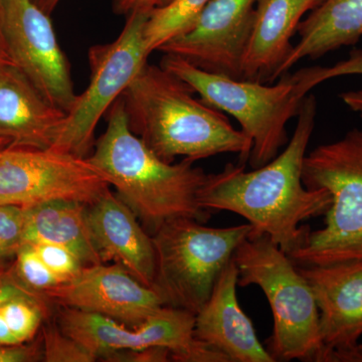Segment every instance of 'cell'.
<instances>
[{
    "label": "cell",
    "mask_w": 362,
    "mask_h": 362,
    "mask_svg": "<svg viewBox=\"0 0 362 362\" xmlns=\"http://www.w3.org/2000/svg\"><path fill=\"white\" fill-rule=\"evenodd\" d=\"M316 116V98L307 95L282 153L252 171L228 164L221 173L207 175L199 194L202 209L239 214L252 225L251 235H268L291 256L311 230L300 223L326 214L332 202L327 190L307 188L302 180Z\"/></svg>",
    "instance_id": "obj_1"
},
{
    "label": "cell",
    "mask_w": 362,
    "mask_h": 362,
    "mask_svg": "<svg viewBox=\"0 0 362 362\" xmlns=\"http://www.w3.org/2000/svg\"><path fill=\"white\" fill-rule=\"evenodd\" d=\"M194 93L170 71L147 62L121 95L131 130L168 163L180 156L195 162L223 153L249 160L251 138Z\"/></svg>",
    "instance_id": "obj_2"
},
{
    "label": "cell",
    "mask_w": 362,
    "mask_h": 362,
    "mask_svg": "<svg viewBox=\"0 0 362 362\" xmlns=\"http://www.w3.org/2000/svg\"><path fill=\"white\" fill-rule=\"evenodd\" d=\"M107 129L88 157L117 197L130 207L144 230L153 235L166 221L189 218L206 221L209 211L199 202L206 180L202 168L183 159L162 160L131 130L122 97L107 112Z\"/></svg>",
    "instance_id": "obj_3"
},
{
    "label": "cell",
    "mask_w": 362,
    "mask_h": 362,
    "mask_svg": "<svg viewBox=\"0 0 362 362\" xmlns=\"http://www.w3.org/2000/svg\"><path fill=\"white\" fill-rule=\"evenodd\" d=\"M160 66L187 83L202 101L232 115L251 138L249 161L258 168L273 160L287 144V123L297 117L305 98L313 88L307 68L285 73L280 82L264 83L216 75L202 70L180 57L164 54Z\"/></svg>",
    "instance_id": "obj_4"
},
{
    "label": "cell",
    "mask_w": 362,
    "mask_h": 362,
    "mask_svg": "<svg viewBox=\"0 0 362 362\" xmlns=\"http://www.w3.org/2000/svg\"><path fill=\"white\" fill-rule=\"evenodd\" d=\"M238 286L256 285L273 314L268 351L275 361L322 362L319 310L296 264L266 235H250L235 250Z\"/></svg>",
    "instance_id": "obj_5"
},
{
    "label": "cell",
    "mask_w": 362,
    "mask_h": 362,
    "mask_svg": "<svg viewBox=\"0 0 362 362\" xmlns=\"http://www.w3.org/2000/svg\"><path fill=\"white\" fill-rule=\"evenodd\" d=\"M302 180L307 188L327 190L332 202L325 226L310 230L290 258L300 266L362 261V130L306 154Z\"/></svg>",
    "instance_id": "obj_6"
},
{
    "label": "cell",
    "mask_w": 362,
    "mask_h": 362,
    "mask_svg": "<svg viewBox=\"0 0 362 362\" xmlns=\"http://www.w3.org/2000/svg\"><path fill=\"white\" fill-rule=\"evenodd\" d=\"M252 230L249 223L209 228L189 218H175L161 226L151 235L156 251L152 288L164 306L195 315L209 300L235 250Z\"/></svg>",
    "instance_id": "obj_7"
},
{
    "label": "cell",
    "mask_w": 362,
    "mask_h": 362,
    "mask_svg": "<svg viewBox=\"0 0 362 362\" xmlns=\"http://www.w3.org/2000/svg\"><path fill=\"white\" fill-rule=\"evenodd\" d=\"M150 14L132 13L118 37L89 49L90 78L66 113L63 129L52 149L88 157L95 144V130L102 117L121 97L131 81L147 63L145 26Z\"/></svg>",
    "instance_id": "obj_8"
},
{
    "label": "cell",
    "mask_w": 362,
    "mask_h": 362,
    "mask_svg": "<svg viewBox=\"0 0 362 362\" xmlns=\"http://www.w3.org/2000/svg\"><path fill=\"white\" fill-rule=\"evenodd\" d=\"M109 185L88 157L11 145L0 150V206L28 209L65 201L89 206Z\"/></svg>",
    "instance_id": "obj_9"
},
{
    "label": "cell",
    "mask_w": 362,
    "mask_h": 362,
    "mask_svg": "<svg viewBox=\"0 0 362 362\" xmlns=\"http://www.w3.org/2000/svg\"><path fill=\"white\" fill-rule=\"evenodd\" d=\"M11 61L54 106L69 113L78 95L49 14L33 0H0Z\"/></svg>",
    "instance_id": "obj_10"
},
{
    "label": "cell",
    "mask_w": 362,
    "mask_h": 362,
    "mask_svg": "<svg viewBox=\"0 0 362 362\" xmlns=\"http://www.w3.org/2000/svg\"><path fill=\"white\" fill-rule=\"evenodd\" d=\"M195 315L192 312L162 306L138 327L108 318L62 307L58 325L98 358L113 352L161 346L170 350L171 361L187 362L199 340L194 337Z\"/></svg>",
    "instance_id": "obj_11"
},
{
    "label": "cell",
    "mask_w": 362,
    "mask_h": 362,
    "mask_svg": "<svg viewBox=\"0 0 362 362\" xmlns=\"http://www.w3.org/2000/svg\"><path fill=\"white\" fill-rule=\"evenodd\" d=\"M257 0H211L194 25L158 52L202 70L243 80L242 66Z\"/></svg>",
    "instance_id": "obj_12"
},
{
    "label": "cell",
    "mask_w": 362,
    "mask_h": 362,
    "mask_svg": "<svg viewBox=\"0 0 362 362\" xmlns=\"http://www.w3.org/2000/svg\"><path fill=\"white\" fill-rule=\"evenodd\" d=\"M62 307L99 314L136 328L164 306L160 296L122 266H87L76 277L42 292Z\"/></svg>",
    "instance_id": "obj_13"
},
{
    "label": "cell",
    "mask_w": 362,
    "mask_h": 362,
    "mask_svg": "<svg viewBox=\"0 0 362 362\" xmlns=\"http://www.w3.org/2000/svg\"><path fill=\"white\" fill-rule=\"evenodd\" d=\"M297 268L318 307L322 362H338L362 337V261Z\"/></svg>",
    "instance_id": "obj_14"
},
{
    "label": "cell",
    "mask_w": 362,
    "mask_h": 362,
    "mask_svg": "<svg viewBox=\"0 0 362 362\" xmlns=\"http://www.w3.org/2000/svg\"><path fill=\"white\" fill-rule=\"evenodd\" d=\"M239 271L233 258L221 272L211 296L195 314L194 337L230 362H275L262 345L237 297Z\"/></svg>",
    "instance_id": "obj_15"
},
{
    "label": "cell",
    "mask_w": 362,
    "mask_h": 362,
    "mask_svg": "<svg viewBox=\"0 0 362 362\" xmlns=\"http://www.w3.org/2000/svg\"><path fill=\"white\" fill-rule=\"evenodd\" d=\"M66 112L54 106L14 64L0 70V135L11 146L52 148Z\"/></svg>",
    "instance_id": "obj_16"
},
{
    "label": "cell",
    "mask_w": 362,
    "mask_h": 362,
    "mask_svg": "<svg viewBox=\"0 0 362 362\" xmlns=\"http://www.w3.org/2000/svg\"><path fill=\"white\" fill-rule=\"evenodd\" d=\"M87 218L102 262L113 261L142 284L152 287L156 276L153 242L130 207L109 189L88 206Z\"/></svg>",
    "instance_id": "obj_17"
},
{
    "label": "cell",
    "mask_w": 362,
    "mask_h": 362,
    "mask_svg": "<svg viewBox=\"0 0 362 362\" xmlns=\"http://www.w3.org/2000/svg\"><path fill=\"white\" fill-rule=\"evenodd\" d=\"M321 0H257L244 59L243 80L273 82L292 51L291 40L305 14Z\"/></svg>",
    "instance_id": "obj_18"
},
{
    "label": "cell",
    "mask_w": 362,
    "mask_h": 362,
    "mask_svg": "<svg viewBox=\"0 0 362 362\" xmlns=\"http://www.w3.org/2000/svg\"><path fill=\"white\" fill-rule=\"evenodd\" d=\"M300 40L280 66L276 78L302 59H316L357 44L362 37V0H321L297 28Z\"/></svg>",
    "instance_id": "obj_19"
},
{
    "label": "cell",
    "mask_w": 362,
    "mask_h": 362,
    "mask_svg": "<svg viewBox=\"0 0 362 362\" xmlns=\"http://www.w3.org/2000/svg\"><path fill=\"white\" fill-rule=\"evenodd\" d=\"M87 209L81 202L65 201L25 209L23 245H59L71 250L84 267L103 264L90 233Z\"/></svg>",
    "instance_id": "obj_20"
},
{
    "label": "cell",
    "mask_w": 362,
    "mask_h": 362,
    "mask_svg": "<svg viewBox=\"0 0 362 362\" xmlns=\"http://www.w3.org/2000/svg\"><path fill=\"white\" fill-rule=\"evenodd\" d=\"M211 0H175L150 14L145 26V44L150 54L187 32Z\"/></svg>",
    "instance_id": "obj_21"
},
{
    "label": "cell",
    "mask_w": 362,
    "mask_h": 362,
    "mask_svg": "<svg viewBox=\"0 0 362 362\" xmlns=\"http://www.w3.org/2000/svg\"><path fill=\"white\" fill-rule=\"evenodd\" d=\"M35 293L11 298L0 307V312L18 344L35 337L44 318V302Z\"/></svg>",
    "instance_id": "obj_22"
},
{
    "label": "cell",
    "mask_w": 362,
    "mask_h": 362,
    "mask_svg": "<svg viewBox=\"0 0 362 362\" xmlns=\"http://www.w3.org/2000/svg\"><path fill=\"white\" fill-rule=\"evenodd\" d=\"M42 361L47 362H94L97 357L59 328L51 325L44 330Z\"/></svg>",
    "instance_id": "obj_23"
},
{
    "label": "cell",
    "mask_w": 362,
    "mask_h": 362,
    "mask_svg": "<svg viewBox=\"0 0 362 362\" xmlns=\"http://www.w3.org/2000/svg\"><path fill=\"white\" fill-rule=\"evenodd\" d=\"M16 271L23 282L35 292L42 293L65 282L45 265L32 245H23L16 254Z\"/></svg>",
    "instance_id": "obj_24"
},
{
    "label": "cell",
    "mask_w": 362,
    "mask_h": 362,
    "mask_svg": "<svg viewBox=\"0 0 362 362\" xmlns=\"http://www.w3.org/2000/svg\"><path fill=\"white\" fill-rule=\"evenodd\" d=\"M25 221L23 207L0 206V263L23 247Z\"/></svg>",
    "instance_id": "obj_25"
},
{
    "label": "cell",
    "mask_w": 362,
    "mask_h": 362,
    "mask_svg": "<svg viewBox=\"0 0 362 362\" xmlns=\"http://www.w3.org/2000/svg\"><path fill=\"white\" fill-rule=\"evenodd\" d=\"M35 251L56 275L65 282L71 280L84 268L78 257L68 247L49 243L32 245Z\"/></svg>",
    "instance_id": "obj_26"
},
{
    "label": "cell",
    "mask_w": 362,
    "mask_h": 362,
    "mask_svg": "<svg viewBox=\"0 0 362 362\" xmlns=\"http://www.w3.org/2000/svg\"><path fill=\"white\" fill-rule=\"evenodd\" d=\"M308 74L313 88L331 78L343 76H362V49H352L347 59L338 62L335 65L308 68Z\"/></svg>",
    "instance_id": "obj_27"
},
{
    "label": "cell",
    "mask_w": 362,
    "mask_h": 362,
    "mask_svg": "<svg viewBox=\"0 0 362 362\" xmlns=\"http://www.w3.org/2000/svg\"><path fill=\"white\" fill-rule=\"evenodd\" d=\"M104 359L109 361L164 362L171 361V352L165 347L154 346L144 349L113 352Z\"/></svg>",
    "instance_id": "obj_28"
},
{
    "label": "cell",
    "mask_w": 362,
    "mask_h": 362,
    "mask_svg": "<svg viewBox=\"0 0 362 362\" xmlns=\"http://www.w3.org/2000/svg\"><path fill=\"white\" fill-rule=\"evenodd\" d=\"M173 1L175 0H112V4L117 13L128 16L132 13L151 14Z\"/></svg>",
    "instance_id": "obj_29"
},
{
    "label": "cell",
    "mask_w": 362,
    "mask_h": 362,
    "mask_svg": "<svg viewBox=\"0 0 362 362\" xmlns=\"http://www.w3.org/2000/svg\"><path fill=\"white\" fill-rule=\"evenodd\" d=\"M42 358V350L35 345H0V362H28Z\"/></svg>",
    "instance_id": "obj_30"
},
{
    "label": "cell",
    "mask_w": 362,
    "mask_h": 362,
    "mask_svg": "<svg viewBox=\"0 0 362 362\" xmlns=\"http://www.w3.org/2000/svg\"><path fill=\"white\" fill-rule=\"evenodd\" d=\"M33 292L35 291L20 284L16 279H13L11 274L7 272L4 277L0 278V307L11 298Z\"/></svg>",
    "instance_id": "obj_31"
},
{
    "label": "cell",
    "mask_w": 362,
    "mask_h": 362,
    "mask_svg": "<svg viewBox=\"0 0 362 362\" xmlns=\"http://www.w3.org/2000/svg\"><path fill=\"white\" fill-rule=\"evenodd\" d=\"M339 97L347 108L362 119V88L343 92Z\"/></svg>",
    "instance_id": "obj_32"
},
{
    "label": "cell",
    "mask_w": 362,
    "mask_h": 362,
    "mask_svg": "<svg viewBox=\"0 0 362 362\" xmlns=\"http://www.w3.org/2000/svg\"><path fill=\"white\" fill-rule=\"evenodd\" d=\"M9 64L13 63L9 56L8 49H7L4 28H2L1 9H0V70Z\"/></svg>",
    "instance_id": "obj_33"
},
{
    "label": "cell",
    "mask_w": 362,
    "mask_h": 362,
    "mask_svg": "<svg viewBox=\"0 0 362 362\" xmlns=\"http://www.w3.org/2000/svg\"><path fill=\"white\" fill-rule=\"evenodd\" d=\"M18 344L14 338L13 332L9 329L6 319L0 312V345H16Z\"/></svg>",
    "instance_id": "obj_34"
},
{
    "label": "cell",
    "mask_w": 362,
    "mask_h": 362,
    "mask_svg": "<svg viewBox=\"0 0 362 362\" xmlns=\"http://www.w3.org/2000/svg\"><path fill=\"white\" fill-rule=\"evenodd\" d=\"M338 362H362V344L358 343L354 349L345 352L339 357Z\"/></svg>",
    "instance_id": "obj_35"
},
{
    "label": "cell",
    "mask_w": 362,
    "mask_h": 362,
    "mask_svg": "<svg viewBox=\"0 0 362 362\" xmlns=\"http://www.w3.org/2000/svg\"><path fill=\"white\" fill-rule=\"evenodd\" d=\"M33 1H35L45 13L51 16L52 11L57 8L61 0H33Z\"/></svg>",
    "instance_id": "obj_36"
},
{
    "label": "cell",
    "mask_w": 362,
    "mask_h": 362,
    "mask_svg": "<svg viewBox=\"0 0 362 362\" xmlns=\"http://www.w3.org/2000/svg\"><path fill=\"white\" fill-rule=\"evenodd\" d=\"M11 140L7 139V138L4 137V136L0 135V150L6 148L7 146H11Z\"/></svg>",
    "instance_id": "obj_37"
},
{
    "label": "cell",
    "mask_w": 362,
    "mask_h": 362,
    "mask_svg": "<svg viewBox=\"0 0 362 362\" xmlns=\"http://www.w3.org/2000/svg\"><path fill=\"white\" fill-rule=\"evenodd\" d=\"M7 273V271H6V269L2 268V267H0V278L4 277V275Z\"/></svg>",
    "instance_id": "obj_38"
}]
</instances>
